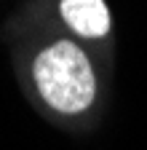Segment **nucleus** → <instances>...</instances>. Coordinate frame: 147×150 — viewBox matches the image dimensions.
<instances>
[{"instance_id":"nucleus-1","label":"nucleus","mask_w":147,"mask_h":150,"mask_svg":"<svg viewBox=\"0 0 147 150\" xmlns=\"http://www.w3.org/2000/svg\"><path fill=\"white\" fill-rule=\"evenodd\" d=\"M30 78L40 102L59 118H83L99 97L96 64L72 35L53 38L35 51Z\"/></svg>"},{"instance_id":"nucleus-2","label":"nucleus","mask_w":147,"mask_h":150,"mask_svg":"<svg viewBox=\"0 0 147 150\" xmlns=\"http://www.w3.org/2000/svg\"><path fill=\"white\" fill-rule=\"evenodd\" d=\"M56 13L62 27L80 43L107 40L113 35V13L104 0H59Z\"/></svg>"}]
</instances>
